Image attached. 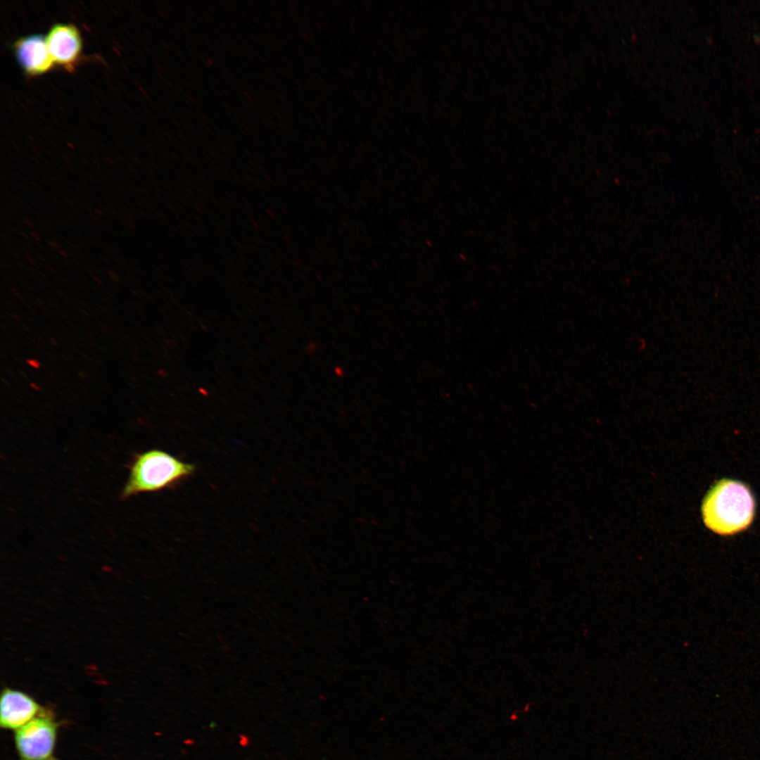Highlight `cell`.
<instances>
[{
    "instance_id": "1",
    "label": "cell",
    "mask_w": 760,
    "mask_h": 760,
    "mask_svg": "<svg viewBox=\"0 0 760 760\" xmlns=\"http://www.w3.org/2000/svg\"><path fill=\"white\" fill-rule=\"evenodd\" d=\"M755 502L743 483L723 479L706 494L702 514L704 524L714 533L728 536L746 529L752 522Z\"/></svg>"
},
{
    "instance_id": "2",
    "label": "cell",
    "mask_w": 760,
    "mask_h": 760,
    "mask_svg": "<svg viewBox=\"0 0 760 760\" xmlns=\"http://www.w3.org/2000/svg\"><path fill=\"white\" fill-rule=\"evenodd\" d=\"M129 476L120 499L127 500L144 493L172 489L196 471V466L160 449L135 453L128 465Z\"/></svg>"
},
{
    "instance_id": "3",
    "label": "cell",
    "mask_w": 760,
    "mask_h": 760,
    "mask_svg": "<svg viewBox=\"0 0 760 760\" xmlns=\"http://www.w3.org/2000/svg\"><path fill=\"white\" fill-rule=\"evenodd\" d=\"M61 723L50 709L15 731L18 760H58L55 749Z\"/></svg>"
},
{
    "instance_id": "4",
    "label": "cell",
    "mask_w": 760,
    "mask_h": 760,
    "mask_svg": "<svg viewBox=\"0 0 760 760\" xmlns=\"http://www.w3.org/2000/svg\"><path fill=\"white\" fill-rule=\"evenodd\" d=\"M46 710L30 695L4 688L1 694L0 726L4 729L15 731Z\"/></svg>"
},
{
    "instance_id": "5",
    "label": "cell",
    "mask_w": 760,
    "mask_h": 760,
    "mask_svg": "<svg viewBox=\"0 0 760 760\" xmlns=\"http://www.w3.org/2000/svg\"><path fill=\"white\" fill-rule=\"evenodd\" d=\"M18 63L28 75L46 72L52 66L46 39L42 34H32L18 39L13 44Z\"/></svg>"
},
{
    "instance_id": "6",
    "label": "cell",
    "mask_w": 760,
    "mask_h": 760,
    "mask_svg": "<svg viewBox=\"0 0 760 760\" xmlns=\"http://www.w3.org/2000/svg\"><path fill=\"white\" fill-rule=\"evenodd\" d=\"M46 39L53 61L65 68L72 67L81 49L77 29L70 25L57 24L51 28Z\"/></svg>"
},
{
    "instance_id": "7",
    "label": "cell",
    "mask_w": 760,
    "mask_h": 760,
    "mask_svg": "<svg viewBox=\"0 0 760 760\" xmlns=\"http://www.w3.org/2000/svg\"><path fill=\"white\" fill-rule=\"evenodd\" d=\"M27 363L35 369H39L41 367V362L35 359H28Z\"/></svg>"
},
{
    "instance_id": "8",
    "label": "cell",
    "mask_w": 760,
    "mask_h": 760,
    "mask_svg": "<svg viewBox=\"0 0 760 760\" xmlns=\"http://www.w3.org/2000/svg\"><path fill=\"white\" fill-rule=\"evenodd\" d=\"M30 386H31V387H32L33 388H34L37 391L40 390V387L38 385H37L36 384H34V383H31Z\"/></svg>"
}]
</instances>
